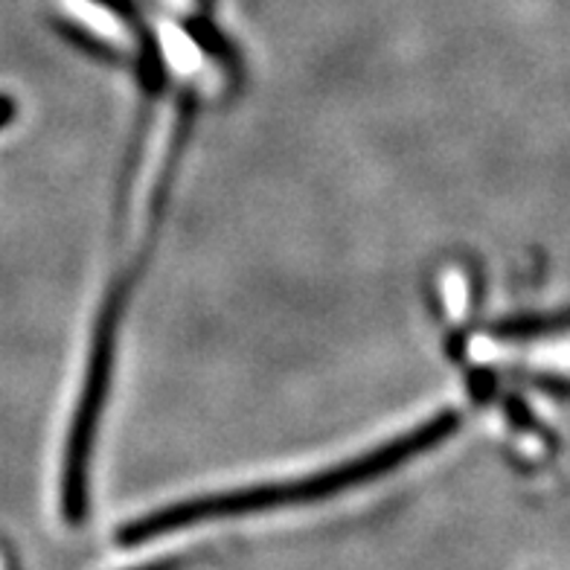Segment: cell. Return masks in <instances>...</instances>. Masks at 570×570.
Here are the masks:
<instances>
[{"instance_id": "6da1fadb", "label": "cell", "mask_w": 570, "mask_h": 570, "mask_svg": "<svg viewBox=\"0 0 570 570\" xmlns=\"http://www.w3.org/2000/svg\"><path fill=\"white\" fill-rule=\"evenodd\" d=\"M460 425L458 413H443L434 420L422 422L420 428L407 431L393 443H384L379 449L355 458L353 463L332 465L326 472L308 474L301 481L274 483V487H250L230 489V492H216V495H202L193 501H180L166 510L149 512L137 518L120 530V544H140V541L160 539L166 533H178L187 527H196L198 521H213V518L250 515V512L283 510V507H303V503L323 501V498L338 495L346 489H355L361 483H370L384 472H393L396 465L407 463L416 454H422L431 445L443 443L445 436Z\"/></svg>"}, {"instance_id": "7a4b0ae2", "label": "cell", "mask_w": 570, "mask_h": 570, "mask_svg": "<svg viewBox=\"0 0 570 570\" xmlns=\"http://www.w3.org/2000/svg\"><path fill=\"white\" fill-rule=\"evenodd\" d=\"M570 330V315H550V317H518V321L501 323L498 332L507 338H533V335H548V332Z\"/></svg>"}, {"instance_id": "3957f363", "label": "cell", "mask_w": 570, "mask_h": 570, "mask_svg": "<svg viewBox=\"0 0 570 570\" xmlns=\"http://www.w3.org/2000/svg\"><path fill=\"white\" fill-rule=\"evenodd\" d=\"M178 568V562H155V564H142V568H135V570H175Z\"/></svg>"}]
</instances>
